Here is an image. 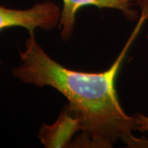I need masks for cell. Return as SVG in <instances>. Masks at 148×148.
<instances>
[{
    "mask_svg": "<svg viewBox=\"0 0 148 148\" xmlns=\"http://www.w3.org/2000/svg\"><path fill=\"white\" fill-rule=\"evenodd\" d=\"M143 0H63V8L58 23L60 36L64 40H69L74 32L77 12L85 7H96L98 8H110L119 10L129 21L139 18L138 11L135 8Z\"/></svg>",
    "mask_w": 148,
    "mask_h": 148,
    "instance_id": "cell-3",
    "label": "cell"
},
{
    "mask_svg": "<svg viewBox=\"0 0 148 148\" xmlns=\"http://www.w3.org/2000/svg\"><path fill=\"white\" fill-rule=\"evenodd\" d=\"M136 130L141 132H148V117L143 115L142 114H138L136 116Z\"/></svg>",
    "mask_w": 148,
    "mask_h": 148,
    "instance_id": "cell-4",
    "label": "cell"
},
{
    "mask_svg": "<svg viewBox=\"0 0 148 148\" xmlns=\"http://www.w3.org/2000/svg\"><path fill=\"white\" fill-rule=\"evenodd\" d=\"M60 16L61 8L49 0L37 3L27 9L0 6V32L12 27H23L29 33L36 29L51 30L58 27Z\"/></svg>",
    "mask_w": 148,
    "mask_h": 148,
    "instance_id": "cell-2",
    "label": "cell"
},
{
    "mask_svg": "<svg viewBox=\"0 0 148 148\" xmlns=\"http://www.w3.org/2000/svg\"><path fill=\"white\" fill-rule=\"evenodd\" d=\"M141 15L126 45L114 64L104 72L87 73L67 69L48 54L29 33L25 49L19 51L20 64L12 75L21 82L43 87L50 86L69 101L67 114L82 132L85 143L111 147L122 140L129 147H148V140L136 138L135 116L124 112L115 89V80L127 51L148 18V0L140 3Z\"/></svg>",
    "mask_w": 148,
    "mask_h": 148,
    "instance_id": "cell-1",
    "label": "cell"
}]
</instances>
